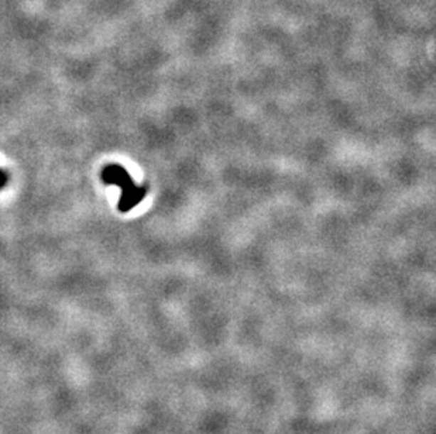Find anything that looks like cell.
<instances>
[{"label": "cell", "mask_w": 436, "mask_h": 434, "mask_svg": "<svg viewBox=\"0 0 436 434\" xmlns=\"http://www.w3.org/2000/svg\"><path fill=\"white\" fill-rule=\"evenodd\" d=\"M100 178L105 185H115L122 189V196L117 203V209L122 213L130 212L146 197L147 189L136 186L133 178L122 166L109 164L103 167Z\"/></svg>", "instance_id": "6da1fadb"}, {"label": "cell", "mask_w": 436, "mask_h": 434, "mask_svg": "<svg viewBox=\"0 0 436 434\" xmlns=\"http://www.w3.org/2000/svg\"><path fill=\"white\" fill-rule=\"evenodd\" d=\"M9 173L6 171V170H1L0 168V189H3L6 185H7V182H9Z\"/></svg>", "instance_id": "7a4b0ae2"}]
</instances>
